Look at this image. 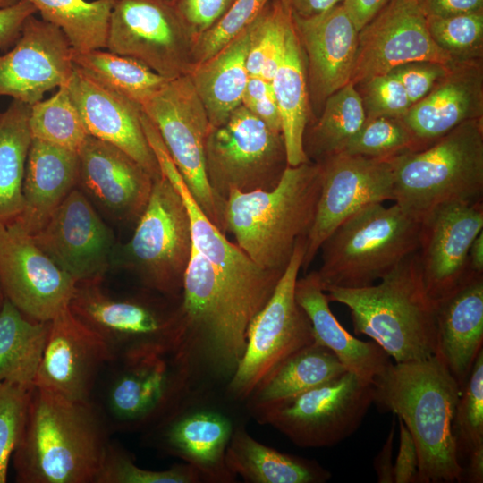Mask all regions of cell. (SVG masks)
<instances>
[{
    "mask_svg": "<svg viewBox=\"0 0 483 483\" xmlns=\"http://www.w3.org/2000/svg\"><path fill=\"white\" fill-rule=\"evenodd\" d=\"M109 429L94 401H73L33 386L12 456L16 481L95 483Z\"/></svg>",
    "mask_w": 483,
    "mask_h": 483,
    "instance_id": "obj_1",
    "label": "cell"
},
{
    "mask_svg": "<svg viewBox=\"0 0 483 483\" xmlns=\"http://www.w3.org/2000/svg\"><path fill=\"white\" fill-rule=\"evenodd\" d=\"M374 402L409 429L419 458V483L462 482L453 432L462 389L438 354L391 363L373 382Z\"/></svg>",
    "mask_w": 483,
    "mask_h": 483,
    "instance_id": "obj_2",
    "label": "cell"
},
{
    "mask_svg": "<svg viewBox=\"0 0 483 483\" xmlns=\"http://www.w3.org/2000/svg\"><path fill=\"white\" fill-rule=\"evenodd\" d=\"M329 301L346 306L354 333L377 343L395 362L422 360L436 352V301L428 293L418 252L377 284L324 289Z\"/></svg>",
    "mask_w": 483,
    "mask_h": 483,
    "instance_id": "obj_3",
    "label": "cell"
},
{
    "mask_svg": "<svg viewBox=\"0 0 483 483\" xmlns=\"http://www.w3.org/2000/svg\"><path fill=\"white\" fill-rule=\"evenodd\" d=\"M321 189V167L308 161L285 169L269 191H233L225 208L226 232L259 267L284 273L298 242L307 239Z\"/></svg>",
    "mask_w": 483,
    "mask_h": 483,
    "instance_id": "obj_4",
    "label": "cell"
},
{
    "mask_svg": "<svg viewBox=\"0 0 483 483\" xmlns=\"http://www.w3.org/2000/svg\"><path fill=\"white\" fill-rule=\"evenodd\" d=\"M394 203L420 219L483 196V120L464 122L428 147L393 157Z\"/></svg>",
    "mask_w": 483,
    "mask_h": 483,
    "instance_id": "obj_5",
    "label": "cell"
},
{
    "mask_svg": "<svg viewBox=\"0 0 483 483\" xmlns=\"http://www.w3.org/2000/svg\"><path fill=\"white\" fill-rule=\"evenodd\" d=\"M419 230L420 221L396 203H374L360 209L319 248L321 265L316 272L323 290L374 284L418 251Z\"/></svg>",
    "mask_w": 483,
    "mask_h": 483,
    "instance_id": "obj_6",
    "label": "cell"
},
{
    "mask_svg": "<svg viewBox=\"0 0 483 483\" xmlns=\"http://www.w3.org/2000/svg\"><path fill=\"white\" fill-rule=\"evenodd\" d=\"M145 135L162 174L186 206L194 249L215 270L218 309L236 334L247 337L251 321L268 301L284 273L259 267L237 244L229 242L195 201L157 128L147 126Z\"/></svg>",
    "mask_w": 483,
    "mask_h": 483,
    "instance_id": "obj_7",
    "label": "cell"
},
{
    "mask_svg": "<svg viewBox=\"0 0 483 483\" xmlns=\"http://www.w3.org/2000/svg\"><path fill=\"white\" fill-rule=\"evenodd\" d=\"M101 410L109 428L148 432L199 390L175 350H148L112 360Z\"/></svg>",
    "mask_w": 483,
    "mask_h": 483,
    "instance_id": "obj_8",
    "label": "cell"
},
{
    "mask_svg": "<svg viewBox=\"0 0 483 483\" xmlns=\"http://www.w3.org/2000/svg\"><path fill=\"white\" fill-rule=\"evenodd\" d=\"M136 223L131 240L114 248L111 264L131 269L149 290L179 299L193 243L186 206L165 175L154 180Z\"/></svg>",
    "mask_w": 483,
    "mask_h": 483,
    "instance_id": "obj_9",
    "label": "cell"
},
{
    "mask_svg": "<svg viewBox=\"0 0 483 483\" xmlns=\"http://www.w3.org/2000/svg\"><path fill=\"white\" fill-rule=\"evenodd\" d=\"M204 155L208 184L225 208L233 191L272 190L289 165L283 134L242 105L223 124L210 126Z\"/></svg>",
    "mask_w": 483,
    "mask_h": 483,
    "instance_id": "obj_10",
    "label": "cell"
},
{
    "mask_svg": "<svg viewBox=\"0 0 483 483\" xmlns=\"http://www.w3.org/2000/svg\"><path fill=\"white\" fill-rule=\"evenodd\" d=\"M305 242H298L272 296L250 325L242 357L225 385L234 400L247 401L276 367L315 342L310 321L295 299Z\"/></svg>",
    "mask_w": 483,
    "mask_h": 483,
    "instance_id": "obj_11",
    "label": "cell"
},
{
    "mask_svg": "<svg viewBox=\"0 0 483 483\" xmlns=\"http://www.w3.org/2000/svg\"><path fill=\"white\" fill-rule=\"evenodd\" d=\"M374 402V385L346 371L271 407L252 412L301 447L337 445L360 427Z\"/></svg>",
    "mask_w": 483,
    "mask_h": 483,
    "instance_id": "obj_12",
    "label": "cell"
},
{
    "mask_svg": "<svg viewBox=\"0 0 483 483\" xmlns=\"http://www.w3.org/2000/svg\"><path fill=\"white\" fill-rule=\"evenodd\" d=\"M72 312L97 332L112 360L148 350H177L181 335L179 301L167 306L143 298H118L99 282L77 284Z\"/></svg>",
    "mask_w": 483,
    "mask_h": 483,
    "instance_id": "obj_13",
    "label": "cell"
},
{
    "mask_svg": "<svg viewBox=\"0 0 483 483\" xmlns=\"http://www.w3.org/2000/svg\"><path fill=\"white\" fill-rule=\"evenodd\" d=\"M141 109L157 127L199 207L226 233L225 207L215 197L205 170V142L210 123L189 75L169 80Z\"/></svg>",
    "mask_w": 483,
    "mask_h": 483,
    "instance_id": "obj_14",
    "label": "cell"
},
{
    "mask_svg": "<svg viewBox=\"0 0 483 483\" xmlns=\"http://www.w3.org/2000/svg\"><path fill=\"white\" fill-rule=\"evenodd\" d=\"M193 39L171 0H114L106 47L168 80L190 74Z\"/></svg>",
    "mask_w": 483,
    "mask_h": 483,
    "instance_id": "obj_15",
    "label": "cell"
},
{
    "mask_svg": "<svg viewBox=\"0 0 483 483\" xmlns=\"http://www.w3.org/2000/svg\"><path fill=\"white\" fill-rule=\"evenodd\" d=\"M321 189L305 242L301 268L307 270L324 240L346 218L374 203L393 201V157L373 158L346 152L318 163Z\"/></svg>",
    "mask_w": 483,
    "mask_h": 483,
    "instance_id": "obj_16",
    "label": "cell"
},
{
    "mask_svg": "<svg viewBox=\"0 0 483 483\" xmlns=\"http://www.w3.org/2000/svg\"><path fill=\"white\" fill-rule=\"evenodd\" d=\"M76 282L17 224H0V287L27 318L51 321L69 307Z\"/></svg>",
    "mask_w": 483,
    "mask_h": 483,
    "instance_id": "obj_17",
    "label": "cell"
},
{
    "mask_svg": "<svg viewBox=\"0 0 483 483\" xmlns=\"http://www.w3.org/2000/svg\"><path fill=\"white\" fill-rule=\"evenodd\" d=\"M418 61L453 63L432 39L417 0H390L358 32L350 82L356 87L397 66Z\"/></svg>",
    "mask_w": 483,
    "mask_h": 483,
    "instance_id": "obj_18",
    "label": "cell"
},
{
    "mask_svg": "<svg viewBox=\"0 0 483 483\" xmlns=\"http://www.w3.org/2000/svg\"><path fill=\"white\" fill-rule=\"evenodd\" d=\"M207 392L197 391L146 433L155 447L194 468L201 482L233 483L237 478L225 457L235 425L227 413L208 402Z\"/></svg>",
    "mask_w": 483,
    "mask_h": 483,
    "instance_id": "obj_19",
    "label": "cell"
},
{
    "mask_svg": "<svg viewBox=\"0 0 483 483\" xmlns=\"http://www.w3.org/2000/svg\"><path fill=\"white\" fill-rule=\"evenodd\" d=\"M31 237L76 284L99 282L111 267L113 232L76 188Z\"/></svg>",
    "mask_w": 483,
    "mask_h": 483,
    "instance_id": "obj_20",
    "label": "cell"
},
{
    "mask_svg": "<svg viewBox=\"0 0 483 483\" xmlns=\"http://www.w3.org/2000/svg\"><path fill=\"white\" fill-rule=\"evenodd\" d=\"M111 353L101 336L66 308L51 321L34 386L70 400L93 401Z\"/></svg>",
    "mask_w": 483,
    "mask_h": 483,
    "instance_id": "obj_21",
    "label": "cell"
},
{
    "mask_svg": "<svg viewBox=\"0 0 483 483\" xmlns=\"http://www.w3.org/2000/svg\"><path fill=\"white\" fill-rule=\"evenodd\" d=\"M74 64L72 47L57 26L30 16L13 47L0 55V96L32 106L66 85Z\"/></svg>",
    "mask_w": 483,
    "mask_h": 483,
    "instance_id": "obj_22",
    "label": "cell"
},
{
    "mask_svg": "<svg viewBox=\"0 0 483 483\" xmlns=\"http://www.w3.org/2000/svg\"><path fill=\"white\" fill-rule=\"evenodd\" d=\"M483 231V202L441 205L420 219L418 257L425 288L436 301L469 275V249Z\"/></svg>",
    "mask_w": 483,
    "mask_h": 483,
    "instance_id": "obj_23",
    "label": "cell"
},
{
    "mask_svg": "<svg viewBox=\"0 0 483 483\" xmlns=\"http://www.w3.org/2000/svg\"><path fill=\"white\" fill-rule=\"evenodd\" d=\"M306 60L309 105L321 110L326 98L350 82L358 30L343 2L310 17L292 13Z\"/></svg>",
    "mask_w": 483,
    "mask_h": 483,
    "instance_id": "obj_24",
    "label": "cell"
},
{
    "mask_svg": "<svg viewBox=\"0 0 483 483\" xmlns=\"http://www.w3.org/2000/svg\"><path fill=\"white\" fill-rule=\"evenodd\" d=\"M81 191L118 220L137 222L154 179L119 148L89 136L78 153Z\"/></svg>",
    "mask_w": 483,
    "mask_h": 483,
    "instance_id": "obj_25",
    "label": "cell"
},
{
    "mask_svg": "<svg viewBox=\"0 0 483 483\" xmlns=\"http://www.w3.org/2000/svg\"><path fill=\"white\" fill-rule=\"evenodd\" d=\"M89 136L131 157L156 180L162 176L141 124V107L106 89L74 66L66 84Z\"/></svg>",
    "mask_w": 483,
    "mask_h": 483,
    "instance_id": "obj_26",
    "label": "cell"
},
{
    "mask_svg": "<svg viewBox=\"0 0 483 483\" xmlns=\"http://www.w3.org/2000/svg\"><path fill=\"white\" fill-rule=\"evenodd\" d=\"M483 114L481 60L453 62L448 72L402 121L424 148L461 123Z\"/></svg>",
    "mask_w": 483,
    "mask_h": 483,
    "instance_id": "obj_27",
    "label": "cell"
},
{
    "mask_svg": "<svg viewBox=\"0 0 483 483\" xmlns=\"http://www.w3.org/2000/svg\"><path fill=\"white\" fill-rule=\"evenodd\" d=\"M438 354L461 389L483 343V274L470 272L450 293L436 301Z\"/></svg>",
    "mask_w": 483,
    "mask_h": 483,
    "instance_id": "obj_28",
    "label": "cell"
},
{
    "mask_svg": "<svg viewBox=\"0 0 483 483\" xmlns=\"http://www.w3.org/2000/svg\"><path fill=\"white\" fill-rule=\"evenodd\" d=\"M79 167L78 153L32 139L22 183L23 208L13 223L30 235L37 233L78 184Z\"/></svg>",
    "mask_w": 483,
    "mask_h": 483,
    "instance_id": "obj_29",
    "label": "cell"
},
{
    "mask_svg": "<svg viewBox=\"0 0 483 483\" xmlns=\"http://www.w3.org/2000/svg\"><path fill=\"white\" fill-rule=\"evenodd\" d=\"M295 299L310 321L315 343L332 351L347 371L373 384L392 363L377 343L359 340L340 325L316 271L298 277Z\"/></svg>",
    "mask_w": 483,
    "mask_h": 483,
    "instance_id": "obj_30",
    "label": "cell"
},
{
    "mask_svg": "<svg viewBox=\"0 0 483 483\" xmlns=\"http://www.w3.org/2000/svg\"><path fill=\"white\" fill-rule=\"evenodd\" d=\"M251 23L225 47L195 65L188 74L212 127L223 124L242 105L250 78L247 55Z\"/></svg>",
    "mask_w": 483,
    "mask_h": 483,
    "instance_id": "obj_31",
    "label": "cell"
},
{
    "mask_svg": "<svg viewBox=\"0 0 483 483\" xmlns=\"http://www.w3.org/2000/svg\"><path fill=\"white\" fill-rule=\"evenodd\" d=\"M229 470L247 483H324L329 470L314 460L284 453L235 426L225 457Z\"/></svg>",
    "mask_w": 483,
    "mask_h": 483,
    "instance_id": "obj_32",
    "label": "cell"
},
{
    "mask_svg": "<svg viewBox=\"0 0 483 483\" xmlns=\"http://www.w3.org/2000/svg\"><path fill=\"white\" fill-rule=\"evenodd\" d=\"M279 109L290 166L308 162L303 136L309 122L306 60L293 24L288 30L281 62L271 80Z\"/></svg>",
    "mask_w": 483,
    "mask_h": 483,
    "instance_id": "obj_33",
    "label": "cell"
},
{
    "mask_svg": "<svg viewBox=\"0 0 483 483\" xmlns=\"http://www.w3.org/2000/svg\"><path fill=\"white\" fill-rule=\"evenodd\" d=\"M346 371L332 351L314 342L269 373L248 398V407L251 413L271 407Z\"/></svg>",
    "mask_w": 483,
    "mask_h": 483,
    "instance_id": "obj_34",
    "label": "cell"
},
{
    "mask_svg": "<svg viewBox=\"0 0 483 483\" xmlns=\"http://www.w3.org/2000/svg\"><path fill=\"white\" fill-rule=\"evenodd\" d=\"M49 327L50 321L27 318L4 298L0 309V382L34 386Z\"/></svg>",
    "mask_w": 483,
    "mask_h": 483,
    "instance_id": "obj_35",
    "label": "cell"
},
{
    "mask_svg": "<svg viewBox=\"0 0 483 483\" xmlns=\"http://www.w3.org/2000/svg\"><path fill=\"white\" fill-rule=\"evenodd\" d=\"M30 106L13 100L0 114V224L13 223L23 208L22 183L31 143Z\"/></svg>",
    "mask_w": 483,
    "mask_h": 483,
    "instance_id": "obj_36",
    "label": "cell"
},
{
    "mask_svg": "<svg viewBox=\"0 0 483 483\" xmlns=\"http://www.w3.org/2000/svg\"><path fill=\"white\" fill-rule=\"evenodd\" d=\"M321 111L303 136L304 153L313 163L344 152L366 120L361 97L351 82L329 96Z\"/></svg>",
    "mask_w": 483,
    "mask_h": 483,
    "instance_id": "obj_37",
    "label": "cell"
},
{
    "mask_svg": "<svg viewBox=\"0 0 483 483\" xmlns=\"http://www.w3.org/2000/svg\"><path fill=\"white\" fill-rule=\"evenodd\" d=\"M74 66L140 107L169 80L137 60L103 49L72 50Z\"/></svg>",
    "mask_w": 483,
    "mask_h": 483,
    "instance_id": "obj_38",
    "label": "cell"
},
{
    "mask_svg": "<svg viewBox=\"0 0 483 483\" xmlns=\"http://www.w3.org/2000/svg\"><path fill=\"white\" fill-rule=\"evenodd\" d=\"M42 19L63 30L74 52L106 47L114 0H27Z\"/></svg>",
    "mask_w": 483,
    "mask_h": 483,
    "instance_id": "obj_39",
    "label": "cell"
},
{
    "mask_svg": "<svg viewBox=\"0 0 483 483\" xmlns=\"http://www.w3.org/2000/svg\"><path fill=\"white\" fill-rule=\"evenodd\" d=\"M292 13L282 0H269L251 23L247 55L250 77L271 82L281 62Z\"/></svg>",
    "mask_w": 483,
    "mask_h": 483,
    "instance_id": "obj_40",
    "label": "cell"
},
{
    "mask_svg": "<svg viewBox=\"0 0 483 483\" xmlns=\"http://www.w3.org/2000/svg\"><path fill=\"white\" fill-rule=\"evenodd\" d=\"M29 123L32 139L76 153L89 136L66 85L30 106Z\"/></svg>",
    "mask_w": 483,
    "mask_h": 483,
    "instance_id": "obj_41",
    "label": "cell"
},
{
    "mask_svg": "<svg viewBox=\"0 0 483 483\" xmlns=\"http://www.w3.org/2000/svg\"><path fill=\"white\" fill-rule=\"evenodd\" d=\"M426 18L432 39L453 62L481 60L483 11Z\"/></svg>",
    "mask_w": 483,
    "mask_h": 483,
    "instance_id": "obj_42",
    "label": "cell"
},
{
    "mask_svg": "<svg viewBox=\"0 0 483 483\" xmlns=\"http://www.w3.org/2000/svg\"><path fill=\"white\" fill-rule=\"evenodd\" d=\"M419 149V142L402 118L377 117L365 120L344 152L373 158H390Z\"/></svg>",
    "mask_w": 483,
    "mask_h": 483,
    "instance_id": "obj_43",
    "label": "cell"
},
{
    "mask_svg": "<svg viewBox=\"0 0 483 483\" xmlns=\"http://www.w3.org/2000/svg\"><path fill=\"white\" fill-rule=\"evenodd\" d=\"M198 472L182 462L153 470L139 467L134 458L116 444L109 443L95 483H200Z\"/></svg>",
    "mask_w": 483,
    "mask_h": 483,
    "instance_id": "obj_44",
    "label": "cell"
},
{
    "mask_svg": "<svg viewBox=\"0 0 483 483\" xmlns=\"http://www.w3.org/2000/svg\"><path fill=\"white\" fill-rule=\"evenodd\" d=\"M453 432L459 453L468 455L483 446V349L462 389L453 414Z\"/></svg>",
    "mask_w": 483,
    "mask_h": 483,
    "instance_id": "obj_45",
    "label": "cell"
},
{
    "mask_svg": "<svg viewBox=\"0 0 483 483\" xmlns=\"http://www.w3.org/2000/svg\"><path fill=\"white\" fill-rule=\"evenodd\" d=\"M269 0H235L225 13L192 46L194 66L199 64L237 38L255 20Z\"/></svg>",
    "mask_w": 483,
    "mask_h": 483,
    "instance_id": "obj_46",
    "label": "cell"
},
{
    "mask_svg": "<svg viewBox=\"0 0 483 483\" xmlns=\"http://www.w3.org/2000/svg\"><path fill=\"white\" fill-rule=\"evenodd\" d=\"M32 386L0 382V483L8 467L27 415Z\"/></svg>",
    "mask_w": 483,
    "mask_h": 483,
    "instance_id": "obj_47",
    "label": "cell"
},
{
    "mask_svg": "<svg viewBox=\"0 0 483 483\" xmlns=\"http://www.w3.org/2000/svg\"><path fill=\"white\" fill-rule=\"evenodd\" d=\"M366 119L402 118L411 106L401 82L391 72L377 75L356 86Z\"/></svg>",
    "mask_w": 483,
    "mask_h": 483,
    "instance_id": "obj_48",
    "label": "cell"
},
{
    "mask_svg": "<svg viewBox=\"0 0 483 483\" xmlns=\"http://www.w3.org/2000/svg\"><path fill=\"white\" fill-rule=\"evenodd\" d=\"M451 64L430 61L411 62L397 66L389 72L401 82L412 106L434 88L448 72Z\"/></svg>",
    "mask_w": 483,
    "mask_h": 483,
    "instance_id": "obj_49",
    "label": "cell"
},
{
    "mask_svg": "<svg viewBox=\"0 0 483 483\" xmlns=\"http://www.w3.org/2000/svg\"><path fill=\"white\" fill-rule=\"evenodd\" d=\"M193 42L208 30L235 0H171Z\"/></svg>",
    "mask_w": 483,
    "mask_h": 483,
    "instance_id": "obj_50",
    "label": "cell"
},
{
    "mask_svg": "<svg viewBox=\"0 0 483 483\" xmlns=\"http://www.w3.org/2000/svg\"><path fill=\"white\" fill-rule=\"evenodd\" d=\"M242 105L264 122L271 130L282 133V124L271 82L260 77H250Z\"/></svg>",
    "mask_w": 483,
    "mask_h": 483,
    "instance_id": "obj_51",
    "label": "cell"
},
{
    "mask_svg": "<svg viewBox=\"0 0 483 483\" xmlns=\"http://www.w3.org/2000/svg\"><path fill=\"white\" fill-rule=\"evenodd\" d=\"M399 428V449L394 463V483H419V458L414 440L401 419Z\"/></svg>",
    "mask_w": 483,
    "mask_h": 483,
    "instance_id": "obj_52",
    "label": "cell"
},
{
    "mask_svg": "<svg viewBox=\"0 0 483 483\" xmlns=\"http://www.w3.org/2000/svg\"><path fill=\"white\" fill-rule=\"evenodd\" d=\"M36 13V7L27 0L0 8V49L17 40L26 20Z\"/></svg>",
    "mask_w": 483,
    "mask_h": 483,
    "instance_id": "obj_53",
    "label": "cell"
},
{
    "mask_svg": "<svg viewBox=\"0 0 483 483\" xmlns=\"http://www.w3.org/2000/svg\"><path fill=\"white\" fill-rule=\"evenodd\" d=\"M426 17H446L483 11V0H418Z\"/></svg>",
    "mask_w": 483,
    "mask_h": 483,
    "instance_id": "obj_54",
    "label": "cell"
},
{
    "mask_svg": "<svg viewBox=\"0 0 483 483\" xmlns=\"http://www.w3.org/2000/svg\"><path fill=\"white\" fill-rule=\"evenodd\" d=\"M390 0H343V6L358 32L367 25Z\"/></svg>",
    "mask_w": 483,
    "mask_h": 483,
    "instance_id": "obj_55",
    "label": "cell"
},
{
    "mask_svg": "<svg viewBox=\"0 0 483 483\" xmlns=\"http://www.w3.org/2000/svg\"><path fill=\"white\" fill-rule=\"evenodd\" d=\"M394 429L395 420L394 419L386 440L373 462L377 482L379 483H394L393 447Z\"/></svg>",
    "mask_w": 483,
    "mask_h": 483,
    "instance_id": "obj_56",
    "label": "cell"
},
{
    "mask_svg": "<svg viewBox=\"0 0 483 483\" xmlns=\"http://www.w3.org/2000/svg\"><path fill=\"white\" fill-rule=\"evenodd\" d=\"M291 13L310 17L327 11L343 0H282Z\"/></svg>",
    "mask_w": 483,
    "mask_h": 483,
    "instance_id": "obj_57",
    "label": "cell"
},
{
    "mask_svg": "<svg viewBox=\"0 0 483 483\" xmlns=\"http://www.w3.org/2000/svg\"><path fill=\"white\" fill-rule=\"evenodd\" d=\"M468 465L463 468L462 481L483 482V446L472 450L468 455Z\"/></svg>",
    "mask_w": 483,
    "mask_h": 483,
    "instance_id": "obj_58",
    "label": "cell"
},
{
    "mask_svg": "<svg viewBox=\"0 0 483 483\" xmlns=\"http://www.w3.org/2000/svg\"><path fill=\"white\" fill-rule=\"evenodd\" d=\"M468 265L471 272L483 274V231L475 237L469 249Z\"/></svg>",
    "mask_w": 483,
    "mask_h": 483,
    "instance_id": "obj_59",
    "label": "cell"
},
{
    "mask_svg": "<svg viewBox=\"0 0 483 483\" xmlns=\"http://www.w3.org/2000/svg\"><path fill=\"white\" fill-rule=\"evenodd\" d=\"M19 0H0V8L12 5Z\"/></svg>",
    "mask_w": 483,
    "mask_h": 483,
    "instance_id": "obj_60",
    "label": "cell"
},
{
    "mask_svg": "<svg viewBox=\"0 0 483 483\" xmlns=\"http://www.w3.org/2000/svg\"><path fill=\"white\" fill-rule=\"evenodd\" d=\"M4 293H3L2 289H1V287H0V309H1V307H2V304H3V302H4Z\"/></svg>",
    "mask_w": 483,
    "mask_h": 483,
    "instance_id": "obj_61",
    "label": "cell"
},
{
    "mask_svg": "<svg viewBox=\"0 0 483 483\" xmlns=\"http://www.w3.org/2000/svg\"><path fill=\"white\" fill-rule=\"evenodd\" d=\"M418 1V0H417Z\"/></svg>",
    "mask_w": 483,
    "mask_h": 483,
    "instance_id": "obj_62",
    "label": "cell"
}]
</instances>
